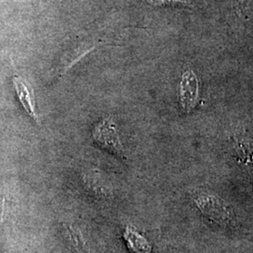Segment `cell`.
Returning <instances> with one entry per match:
<instances>
[{
	"label": "cell",
	"instance_id": "6da1fadb",
	"mask_svg": "<svg viewBox=\"0 0 253 253\" xmlns=\"http://www.w3.org/2000/svg\"><path fill=\"white\" fill-rule=\"evenodd\" d=\"M95 142L109 152L124 157L125 151L118 135L116 124L112 118H105L95 126L93 130Z\"/></svg>",
	"mask_w": 253,
	"mask_h": 253
},
{
	"label": "cell",
	"instance_id": "7a4b0ae2",
	"mask_svg": "<svg viewBox=\"0 0 253 253\" xmlns=\"http://www.w3.org/2000/svg\"><path fill=\"white\" fill-rule=\"evenodd\" d=\"M195 203L203 215L208 217L210 221L216 222L220 225H223L230 221L231 215L225 204L216 197L203 194L195 200Z\"/></svg>",
	"mask_w": 253,
	"mask_h": 253
},
{
	"label": "cell",
	"instance_id": "3957f363",
	"mask_svg": "<svg viewBox=\"0 0 253 253\" xmlns=\"http://www.w3.org/2000/svg\"><path fill=\"white\" fill-rule=\"evenodd\" d=\"M199 82L192 70L183 73L180 82V102L183 110L189 114L198 100Z\"/></svg>",
	"mask_w": 253,
	"mask_h": 253
},
{
	"label": "cell",
	"instance_id": "277c9868",
	"mask_svg": "<svg viewBox=\"0 0 253 253\" xmlns=\"http://www.w3.org/2000/svg\"><path fill=\"white\" fill-rule=\"evenodd\" d=\"M13 85L23 108L25 109L30 118L39 122V116L36 111V99L31 85L20 76L13 77Z\"/></svg>",
	"mask_w": 253,
	"mask_h": 253
},
{
	"label": "cell",
	"instance_id": "5b68a950",
	"mask_svg": "<svg viewBox=\"0 0 253 253\" xmlns=\"http://www.w3.org/2000/svg\"><path fill=\"white\" fill-rule=\"evenodd\" d=\"M93 48L94 46L82 44L73 50L67 51L63 54L60 60V64L58 66V70H57L58 74L61 76L67 73V71L70 68H72L74 64L76 63L78 60H80L84 54H87L88 52H90L91 50H93Z\"/></svg>",
	"mask_w": 253,
	"mask_h": 253
},
{
	"label": "cell",
	"instance_id": "8992f818",
	"mask_svg": "<svg viewBox=\"0 0 253 253\" xmlns=\"http://www.w3.org/2000/svg\"><path fill=\"white\" fill-rule=\"evenodd\" d=\"M154 5H162V4H170L175 2H190V0H148Z\"/></svg>",
	"mask_w": 253,
	"mask_h": 253
},
{
	"label": "cell",
	"instance_id": "52a82bcc",
	"mask_svg": "<svg viewBox=\"0 0 253 253\" xmlns=\"http://www.w3.org/2000/svg\"><path fill=\"white\" fill-rule=\"evenodd\" d=\"M2 208H3V202L0 200V217H1V213H2Z\"/></svg>",
	"mask_w": 253,
	"mask_h": 253
}]
</instances>
